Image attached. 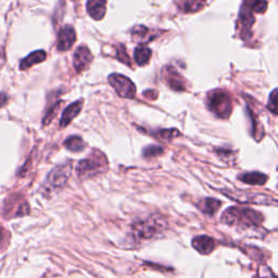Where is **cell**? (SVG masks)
<instances>
[{
	"label": "cell",
	"instance_id": "ffe728a7",
	"mask_svg": "<svg viewBox=\"0 0 278 278\" xmlns=\"http://www.w3.org/2000/svg\"><path fill=\"white\" fill-rule=\"evenodd\" d=\"M179 9L185 13H191L199 11L203 7L206 6V2L203 1H196V0H187V1H179L177 2Z\"/></svg>",
	"mask_w": 278,
	"mask_h": 278
},
{
	"label": "cell",
	"instance_id": "d6986e66",
	"mask_svg": "<svg viewBox=\"0 0 278 278\" xmlns=\"http://www.w3.org/2000/svg\"><path fill=\"white\" fill-rule=\"evenodd\" d=\"M64 146L67 147L68 150L72 152H81L86 148V143H85V141L79 136L73 135L70 136L67 140L64 141Z\"/></svg>",
	"mask_w": 278,
	"mask_h": 278
},
{
	"label": "cell",
	"instance_id": "e0dca14e",
	"mask_svg": "<svg viewBox=\"0 0 278 278\" xmlns=\"http://www.w3.org/2000/svg\"><path fill=\"white\" fill-rule=\"evenodd\" d=\"M238 178L244 184L264 185L269 177H267L265 174H262L259 172H251V173H243L242 175H239Z\"/></svg>",
	"mask_w": 278,
	"mask_h": 278
},
{
	"label": "cell",
	"instance_id": "603a6c76",
	"mask_svg": "<svg viewBox=\"0 0 278 278\" xmlns=\"http://www.w3.org/2000/svg\"><path fill=\"white\" fill-rule=\"evenodd\" d=\"M163 153V148L160 146H148L145 148L142 154L145 158H152V157H158L161 156Z\"/></svg>",
	"mask_w": 278,
	"mask_h": 278
},
{
	"label": "cell",
	"instance_id": "6da1fadb",
	"mask_svg": "<svg viewBox=\"0 0 278 278\" xmlns=\"http://www.w3.org/2000/svg\"><path fill=\"white\" fill-rule=\"evenodd\" d=\"M222 222L229 226H238L242 228L258 227L263 222V215L252 208L232 207L223 213Z\"/></svg>",
	"mask_w": 278,
	"mask_h": 278
},
{
	"label": "cell",
	"instance_id": "2e32d148",
	"mask_svg": "<svg viewBox=\"0 0 278 278\" xmlns=\"http://www.w3.org/2000/svg\"><path fill=\"white\" fill-rule=\"evenodd\" d=\"M222 202L220 200L213 199V198H207L205 200H201L198 203V208L205 213L207 215H214L215 213L218 211V208H221Z\"/></svg>",
	"mask_w": 278,
	"mask_h": 278
},
{
	"label": "cell",
	"instance_id": "4fadbf2b",
	"mask_svg": "<svg viewBox=\"0 0 278 278\" xmlns=\"http://www.w3.org/2000/svg\"><path fill=\"white\" fill-rule=\"evenodd\" d=\"M83 108V100H77L75 103H73L71 105H69L66 110L63 111L61 120H60V126L67 127L70 123H71L75 117L78 115Z\"/></svg>",
	"mask_w": 278,
	"mask_h": 278
},
{
	"label": "cell",
	"instance_id": "4316f807",
	"mask_svg": "<svg viewBox=\"0 0 278 278\" xmlns=\"http://www.w3.org/2000/svg\"><path fill=\"white\" fill-rule=\"evenodd\" d=\"M8 103V96L6 94H0V106H3Z\"/></svg>",
	"mask_w": 278,
	"mask_h": 278
},
{
	"label": "cell",
	"instance_id": "3957f363",
	"mask_svg": "<svg viewBox=\"0 0 278 278\" xmlns=\"http://www.w3.org/2000/svg\"><path fill=\"white\" fill-rule=\"evenodd\" d=\"M208 108L221 119H227L233 111L231 96L221 89L213 90L208 95Z\"/></svg>",
	"mask_w": 278,
	"mask_h": 278
},
{
	"label": "cell",
	"instance_id": "d4e9b609",
	"mask_svg": "<svg viewBox=\"0 0 278 278\" xmlns=\"http://www.w3.org/2000/svg\"><path fill=\"white\" fill-rule=\"evenodd\" d=\"M159 137L162 138V139H172L179 136V132L177 130H163V131H160L159 132Z\"/></svg>",
	"mask_w": 278,
	"mask_h": 278
},
{
	"label": "cell",
	"instance_id": "7402d4cb",
	"mask_svg": "<svg viewBox=\"0 0 278 278\" xmlns=\"http://www.w3.org/2000/svg\"><path fill=\"white\" fill-rule=\"evenodd\" d=\"M267 109H269L273 114L278 115V89L273 90L271 93L269 103H267Z\"/></svg>",
	"mask_w": 278,
	"mask_h": 278
},
{
	"label": "cell",
	"instance_id": "277c9868",
	"mask_svg": "<svg viewBox=\"0 0 278 278\" xmlns=\"http://www.w3.org/2000/svg\"><path fill=\"white\" fill-rule=\"evenodd\" d=\"M165 227V224L159 217H149L143 221H139L134 224L132 234L137 240H148L161 234Z\"/></svg>",
	"mask_w": 278,
	"mask_h": 278
},
{
	"label": "cell",
	"instance_id": "ba28073f",
	"mask_svg": "<svg viewBox=\"0 0 278 278\" xmlns=\"http://www.w3.org/2000/svg\"><path fill=\"white\" fill-rule=\"evenodd\" d=\"M162 78L168 86L175 92H183L187 87L186 79L172 66L164 67L162 70Z\"/></svg>",
	"mask_w": 278,
	"mask_h": 278
},
{
	"label": "cell",
	"instance_id": "8992f818",
	"mask_svg": "<svg viewBox=\"0 0 278 278\" xmlns=\"http://www.w3.org/2000/svg\"><path fill=\"white\" fill-rule=\"evenodd\" d=\"M224 194L232 198L235 201L239 202H249V203H256V205H278L276 199H273L269 195L263 194H256V192L251 191H237V192H227L223 191Z\"/></svg>",
	"mask_w": 278,
	"mask_h": 278
},
{
	"label": "cell",
	"instance_id": "5b68a950",
	"mask_svg": "<svg viewBox=\"0 0 278 278\" xmlns=\"http://www.w3.org/2000/svg\"><path fill=\"white\" fill-rule=\"evenodd\" d=\"M109 83L120 97L128 99L135 97L136 87L128 77L122 75V74L114 73L109 76Z\"/></svg>",
	"mask_w": 278,
	"mask_h": 278
},
{
	"label": "cell",
	"instance_id": "7c38bea8",
	"mask_svg": "<svg viewBox=\"0 0 278 278\" xmlns=\"http://www.w3.org/2000/svg\"><path fill=\"white\" fill-rule=\"evenodd\" d=\"M192 247L201 254H210L215 248V242L212 237L202 235L192 239Z\"/></svg>",
	"mask_w": 278,
	"mask_h": 278
},
{
	"label": "cell",
	"instance_id": "9a60e30c",
	"mask_svg": "<svg viewBox=\"0 0 278 278\" xmlns=\"http://www.w3.org/2000/svg\"><path fill=\"white\" fill-rule=\"evenodd\" d=\"M47 58L46 52L44 50H37L32 52L31 55H29L26 58H24L22 61L20 63V69L24 71V70H28L31 67H33L34 64L40 63L42 61H45Z\"/></svg>",
	"mask_w": 278,
	"mask_h": 278
},
{
	"label": "cell",
	"instance_id": "52a82bcc",
	"mask_svg": "<svg viewBox=\"0 0 278 278\" xmlns=\"http://www.w3.org/2000/svg\"><path fill=\"white\" fill-rule=\"evenodd\" d=\"M254 11L252 9L251 1H245L243 3L239 12V33L242 38L245 39L251 36V30L254 24Z\"/></svg>",
	"mask_w": 278,
	"mask_h": 278
},
{
	"label": "cell",
	"instance_id": "ac0fdd59",
	"mask_svg": "<svg viewBox=\"0 0 278 278\" xmlns=\"http://www.w3.org/2000/svg\"><path fill=\"white\" fill-rule=\"evenodd\" d=\"M152 56V51L149 49L146 46H138L135 52H134V57H135V61L139 67H143L150 61V58Z\"/></svg>",
	"mask_w": 278,
	"mask_h": 278
},
{
	"label": "cell",
	"instance_id": "7a4b0ae2",
	"mask_svg": "<svg viewBox=\"0 0 278 278\" xmlns=\"http://www.w3.org/2000/svg\"><path fill=\"white\" fill-rule=\"evenodd\" d=\"M108 168V160L98 150H94L87 159L79 161L76 167V173L82 178H89L104 172Z\"/></svg>",
	"mask_w": 278,
	"mask_h": 278
},
{
	"label": "cell",
	"instance_id": "5bb4252c",
	"mask_svg": "<svg viewBox=\"0 0 278 278\" xmlns=\"http://www.w3.org/2000/svg\"><path fill=\"white\" fill-rule=\"evenodd\" d=\"M105 1L100 0H90L87 2V12L94 20H101L105 14Z\"/></svg>",
	"mask_w": 278,
	"mask_h": 278
},
{
	"label": "cell",
	"instance_id": "30bf717a",
	"mask_svg": "<svg viewBox=\"0 0 278 278\" xmlns=\"http://www.w3.org/2000/svg\"><path fill=\"white\" fill-rule=\"evenodd\" d=\"M76 40V33L71 25H66L61 29L58 36V50L68 51L71 49Z\"/></svg>",
	"mask_w": 278,
	"mask_h": 278
},
{
	"label": "cell",
	"instance_id": "44dd1931",
	"mask_svg": "<svg viewBox=\"0 0 278 278\" xmlns=\"http://www.w3.org/2000/svg\"><path fill=\"white\" fill-rule=\"evenodd\" d=\"M133 38L139 42H147L150 40L152 37L150 35V31H149L146 26L138 25L135 26L133 30Z\"/></svg>",
	"mask_w": 278,
	"mask_h": 278
},
{
	"label": "cell",
	"instance_id": "83f0119b",
	"mask_svg": "<svg viewBox=\"0 0 278 278\" xmlns=\"http://www.w3.org/2000/svg\"><path fill=\"white\" fill-rule=\"evenodd\" d=\"M2 240V231H1V228H0V242Z\"/></svg>",
	"mask_w": 278,
	"mask_h": 278
},
{
	"label": "cell",
	"instance_id": "8fae6325",
	"mask_svg": "<svg viewBox=\"0 0 278 278\" xmlns=\"http://www.w3.org/2000/svg\"><path fill=\"white\" fill-rule=\"evenodd\" d=\"M93 60V55L87 47L82 46L76 49L73 57V66L77 72L86 70Z\"/></svg>",
	"mask_w": 278,
	"mask_h": 278
},
{
	"label": "cell",
	"instance_id": "cb8c5ba5",
	"mask_svg": "<svg viewBox=\"0 0 278 278\" xmlns=\"http://www.w3.org/2000/svg\"><path fill=\"white\" fill-rule=\"evenodd\" d=\"M116 57H117V59H119V60H120L121 62L127 64V66H131L130 57H128V55L126 53L125 47L123 46V45H120L119 47H117V49H116Z\"/></svg>",
	"mask_w": 278,
	"mask_h": 278
},
{
	"label": "cell",
	"instance_id": "9c48e42d",
	"mask_svg": "<svg viewBox=\"0 0 278 278\" xmlns=\"http://www.w3.org/2000/svg\"><path fill=\"white\" fill-rule=\"evenodd\" d=\"M70 174H71V165H62L58 167L49 174L47 178V184L52 189H58L67 183Z\"/></svg>",
	"mask_w": 278,
	"mask_h": 278
},
{
	"label": "cell",
	"instance_id": "484cf974",
	"mask_svg": "<svg viewBox=\"0 0 278 278\" xmlns=\"http://www.w3.org/2000/svg\"><path fill=\"white\" fill-rule=\"evenodd\" d=\"M258 278H277V277L274 274H273L269 267L265 266V267H263V269L259 271Z\"/></svg>",
	"mask_w": 278,
	"mask_h": 278
}]
</instances>
